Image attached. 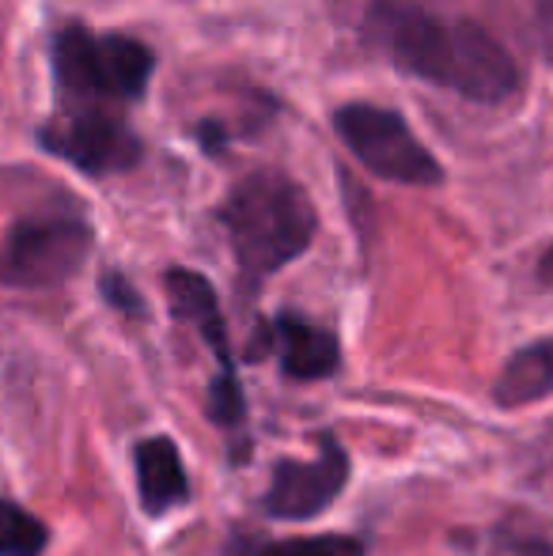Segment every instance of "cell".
I'll return each mask as SVG.
<instances>
[{
    "instance_id": "30bf717a",
    "label": "cell",
    "mask_w": 553,
    "mask_h": 556,
    "mask_svg": "<svg viewBox=\"0 0 553 556\" xmlns=\"http://www.w3.org/2000/svg\"><path fill=\"white\" fill-rule=\"evenodd\" d=\"M137 492L140 507L148 515H167L171 507L190 500V481H186L183 454L167 435H152V440L137 443Z\"/></svg>"
},
{
    "instance_id": "8992f818",
    "label": "cell",
    "mask_w": 553,
    "mask_h": 556,
    "mask_svg": "<svg viewBox=\"0 0 553 556\" xmlns=\"http://www.w3.org/2000/svg\"><path fill=\"white\" fill-rule=\"evenodd\" d=\"M38 144L91 178L122 175L144 160V140L134 132L126 114L103 106L61 103L58 114L38 129Z\"/></svg>"
},
{
    "instance_id": "5b68a950",
    "label": "cell",
    "mask_w": 553,
    "mask_h": 556,
    "mask_svg": "<svg viewBox=\"0 0 553 556\" xmlns=\"http://www.w3.org/2000/svg\"><path fill=\"white\" fill-rule=\"evenodd\" d=\"M334 129L345 148L372 170L399 186H440L443 167L417 140L399 111L376 103H345L334 114Z\"/></svg>"
},
{
    "instance_id": "2e32d148",
    "label": "cell",
    "mask_w": 553,
    "mask_h": 556,
    "mask_svg": "<svg viewBox=\"0 0 553 556\" xmlns=\"http://www.w3.org/2000/svg\"><path fill=\"white\" fill-rule=\"evenodd\" d=\"M493 556H553V545L546 538H535V534H497V545H493Z\"/></svg>"
},
{
    "instance_id": "7a4b0ae2",
    "label": "cell",
    "mask_w": 553,
    "mask_h": 556,
    "mask_svg": "<svg viewBox=\"0 0 553 556\" xmlns=\"http://www.w3.org/2000/svg\"><path fill=\"white\" fill-rule=\"evenodd\" d=\"M216 220L231 242L247 292H259L262 280L296 262L318 227L307 190L277 167H259L239 178L221 201Z\"/></svg>"
},
{
    "instance_id": "52a82bcc",
    "label": "cell",
    "mask_w": 553,
    "mask_h": 556,
    "mask_svg": "<svg viewBox=\"0 0 553 556\" xmlns=\"http://www.w3.org/2000/svg\"><path fill=\"white\" fill-rule=\"evenodd\" d=\"M349 481V454L334 435L318 440V458L277 462L266 492V511L274 519H315L341 496Z\"/></svg>"
},
{
    "instance_id": "7c38bea8",
    "label": "cell",
    "mask_w": 553,
    "mask_h": 556,
    "mask_svg": "<svg viewBox=\"0 0 553 556\" xmlns=\"http://www.w3.org/2000/svg\"><path fill=\"white\" fill-rule=\"evenodd\" d=\"M231 556H364V542L349 534H311V538H280V542L239 545Z\"/></svg>"
},
{
    "instance_id": "5bb4252c",
    "label": "cell",
    "mask_w": 553,
    "mask_h": 556,
    "mask_svg": "<svg viewBox=\"0 0 553 556\" xmlns=\"http://www.w3.org/2000/svg\"><path fill=\"white\" fill-rule=\"evenodd\" d=\"M209 420L224 432H236L247 420V402L243 387H239V375H216L213 387H209Z\"/></svg>"
},
{
    "instance_id": "277c9868",
    "label": "cell",
    "mask_w": 553,
    "mask_h": 556,
    "mask_svg": "<svg viewBox=\"0 0 553 556\" xmlns=\"http://www.w3.org/2000/svg\"><path fill=\"white\" fill-rule=\"evenodd\" d=\"M91 250V224L76 213H35L0 242V285L53 288L76 277Z\"/></svg>"
},
{
    "instance_id": "e0dca14e",
    "label": "cell",
    "mask_w": 553,
    "mask_h": 556,
    "mask_svg": "<svg viewBox=\"0 0 553 556\" xmlns=\"http://www.w3.org/2000/svg\"><path fill=\"white\" fill-rule=\"evenodd\" d=\"M546 46H550V58H553V4L546 12Z\"/></svg>"
},
{
    "instance_id": "9a60e30c",
    "label": "cell",
    "mask_w": 553,
    "mask_h": 556,
    "mask_svg": "<svg viewBox=\"0 0 553 556\" xmlns=\"http://www.w3.org/2000/svg\"><path fill=\"white\" fill-rule=\"evenodd\" d=\"M99 288H103V300L111 303L114 311H122V315H129V318L144 315V300H140V292L122 277V273H103Z\"/></svg>"
},
{
    "instance_id": "3957f363",
    "label": "cell",
    "mask_w": 553,
    "mask_h": 556,
    "mask_svg": "<svg viewBox=\"0 0 553 556\" xmlns=\"http://www.w3.org/2000/svg\"><path fill=\"white\" fill-rule=\"evenodd\" d=\"M53 80L65 106L122 111L140 103L155 68V53L129 35H99L68 23L53 35Z\"/></svg>"
},
{
    "instance_id": "9c48e42d",
    "label": "cell",
    "mask_w": 553,
    "mask_h": 556,
    "mask_svg": "<svg viewBox=\"0 0 553 556\" xmlns=\"http://www.w3.org/2000/svg\"><path fill=\"white\" fill-rule=\"evenodd\" d=\"M163 292H167V303H171V311H175V318L190 323L193 330L205 337V344L213 349L216 364H221V375H236L228 326H224V315H221V303H216L213 285H209L201 273L167 269V277H163Z\"/></svg>"
},
{
    "instance_id": "ba28073f",
    "label": "cell",
    "mask_w": 553,
    "mask_h": 556,
    "mask_svg": "<svg viewBox=\"0 0 553 556\" xmlns=\"http://www.w3.org/2000/svg\"><path fill=\"white\" fill-rule=\"evenodd\" d=\"M274 352L280 371L288 379H300V382H315V379H330L341 364V349H338V337L323 326L307 323L303 315H277L274 323H266L262 330L259 344L251 349V359L266 356Z\"/></svg>"
},
{
    "instance_id": "4fadbf2b",
    "label": "cell",
    "mask_w": 553,
    "mask_h": 556,
    "mask_svg": "<svg viewBox=\"0 0 553 556\" xmlns=\"http://www.w3.org/2000/svg\"><path fill=\"white\" fill-rule=\"evenodd\" d=\"M50 530L27 507L0 500V556H42Z\"/></svg>"
},
{
    "instance_id": "8fae6325",
    "label": "cell",
    "mask_w": 553,
    "mask_h": 556,
    "mask_svg": "<svg viewBox=\"0 0 553 556\" xmlns=\"http://www.w3.org/2000/svg\"><path fill=\"white\" fill-rule=\"evenodd\" d=\"M553 390V337L535 341L519 349L516 356L504 364L501 379L493 387L497 405L504 409H519V405H535Z\"/></svg>"
},
{
    "instance_id": "6da1fadb",
    "label": "cell",
    "mask_w": 553,
    "mask_h": 556,
    "mask_svg": "<svg viewBox=\"0 0 553 556\" xmlns=\"http://www.w3.org/2000/svg\"><path fill=\"white\" fill-rule=\"evenodd\" d=\"M364 23L368 38L394 68L455 91L470 103L501 106L524 88L516 58L478 23L436 20L414 0H376Z\"/></svg>"
}]
</instances>
